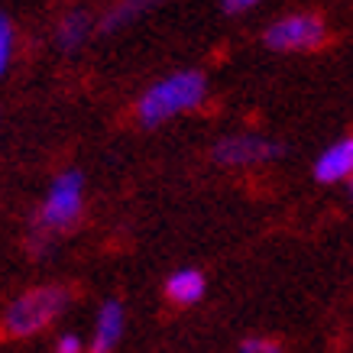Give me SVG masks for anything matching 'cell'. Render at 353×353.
I'll use <instances>...</instances> for the list:
<instances>
[{"label":"cell","instance_id":"obj_1","mask_svg":"<svg viewBox=\"0 0 353 353\" xmlns=\"http://www.w3.org/2000/svg\"><path fill=\"white\" fill-rule=\"evenodd\" d=\"M68 289L62 285H36V289H26L23 295L3 308L0 314V331L13 337V341H26V337H36L43 334L46 327H52L59 318L68 308Z\"/></svg>","mask_w":353,"mask_h":353},{"label":"cell","instance_id":"obj_2","mask_svg":"<svg viewBox=\"0 0 353 353\" xmlns=\"http://www.w3.org/2000/svg\"><path fill=\"white\" fill-rule=\"evenodd\" d=\"M208 94V81L201 72L185 68V72H172L162 81H156L152 88H146V94L139 97L137 114L146 127H159L165 120L188 114L204 101Z\"/></svg>","mask_w":353,"mask_h":353},{"label":"cell","instance_id":"obj_3","mask_svg":"<svg viewBox=\"0 0 353 353\" xmlns=\"http://www.w3.org/2000/svg\"><path fill=\"white\" fill-rule=\"evenodd\" d=\"M81 208H85V179H81V172H62L52 182L46 201L39 204L32 230H43V234L52 236L62 234L68 227H75V221L81 217Z\"/></svg>","mask_w":353,"mask_h":353},{"label":"cell","instance_id":"obj_4","mask_svg":"<svg viewBox=\"0 0 353 353\" xmlns=\"http://www.w3.org/2000/svg\"><path fill=\"white\" fill-rule=\"evenodd\" d=\"M327 39V26L314 13H289L263 32V43L272 52H311Z\"/></svg>","mask_w":353,"mask_h":353},{"label":"cell","instance_id":"obj_5","mask_svg":"<svg viewBox=\"0 0 353 353\" xmlns=\"http://www.w3.org/2000/svg\"><path fill=\"white\" fill-rule=\"evenodd\" d=\"M285 152L282 143L266 137H256V133H234V137H224L214 143V162L221 165H230V169H243V165H263V162H272Z\"/></svg>","mask_w":353,"mask_h":353},{"label":"cell","instance_id":"obj_6","mask_svg":"<svg viewBox=\"0 0 353 353\" xmlns=\"http://www.w3.org/2000/svg\"><path fill=\"white\" fill-rule=\"evenodd\" d=\"M314 179L321 185H337L353 179V137L334 139L331 146L314 159Z\"/></svg>","mask_w":353,"mask_h":353},{"label":"cell","instance_id":"obj_7","mask_svg":"<svg viewBox=\"0 0 353 353\" xmlns=\"http://www.w3.org/2000/svg\"><path fill=\"white\" fill-rule=\"evenodd\" d=\"M120 334H123V305H120L117 299H110L97 308L94 334H91V350L88 353H114Z\"/></svg>","mask_w":353,"mask_h":353},{"label":"cell","instance_id":"obj_8","mask_svg":"<svg viewBox=\"0 0 353 353\" xmlns=\"http://www.w3.org/2000/svg\"><path fill=\"white\" fill-rule=\"evenodd\" d=\"M204 289H208V282H204V276L198 269H179V272H172L165 279V295L175 305H194V301H201Z\"/></svg>","mask_w":353,"mask_h":353},{"label":"cell","instance_id":"obj_9","mask_svg":"<svg viewBox=\"0 0 353 353\" xmlns=\"http://www.w3.org/2000/svg\"><path fill=\"white\" fill-rule=\"evenodd\" d=\"M88 36H91V17L85 10H72V13H65L62 23H59L55 43H59L62 52H78L88 43Z\"/></svg>","mask_w":353,"mask_h":353},{"label":"cell","instance_id":"obj_10","mask_svg":"<svg viewBox=\"0 0 353 353\" xmlns=\"http://www.w3.org/2000/svg\"><path fill=\"white\" fill-rule=\"evenodd\" d=\"M162 0H117L114 7H110V13L101 20V26L97 30L101 32H117L123 30V26H130L133 20H139L143 13H150L152 7H159Z\"/></svg>","mask_w":353,"mask_h":353},{"label":"cell","instance_id":"obj_11","mask_svg":"<svg viewBox=\"0 0 353 353\" xmlns=\"http://www.w3.org/2000/svg\"><path fill=\"white\" fill-rule=\"evenodd\" d=\"M10 55H13V26H10V20L0 13V78H3L7 65H10Z\"/></svg>","mask_w":353,"mask_h":353},{"label":"cell","instance_id":"obj_12","mask_svg":"<svg viewBox=\"0 0 353 353\" xmlns=\"http://www.w3.org/2000/svg\"><path fill=\"white\" fill-rule=\"evenodd\" d=\"M240 353H285V350L276 341H269V337H250V341L240 343Z\"/></svg>","mask_w":353,"mask_h":353},{"label":"cell","instance_id":"obj_13","mask_svg":"<svg viewBox=\"0 0 353 353\" xmlns=\"http://www.w3.org/2000/svg\"><path fill=\"white\" fill-rule=\"evenodd\" d=\"M52 353H85V343L78 334H62L59 341H55V350Z\"/></svg>","mask_w":353,"mask_h":353},{"label":"cell","instance_id":"obj_14","mask_svg":"<svg viewBox=\"0 0 353 353\" xmlns=\"http://www.w3.org/2000/svg\"><path fill=\"white\" fill-rule=\"evenodd\" d=\"M259 0H221V7H224L227 13H243L250 10V7H256Z\"/></svg>","mask_w":353,"mask_h":353},{"label":"cell","instance_id":"obj_15","mask_svg":"<svg viewBox=\"0 0 353 353\" xmlns=\"http://www.w3.org/2000/svg\"><path fill=\"white\" fill-rule=\"evenodd\" d=\"M350 198H353V179H350Z\"/></svg>","mask_w":353,"mask_h":353}]
</instances>
